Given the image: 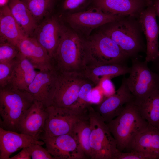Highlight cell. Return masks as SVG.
Returning <instances> with one entry per match:
<instances>
[{
  "mask_svg": "<svg viewBox=\"0 0 159 159\" xmlns=\"http://www.w3.org/2000/svg\"><path fill=\"white\" fill-rule=\"evenodd\" d=\"M57 73L82 74L85 67L83 39L76 33L63 29L59 44L51 59Z\"/></svg>",
  "mask_w": 159,
  "mask_h": 159,
  "instance_id": "cell-1",
  "label": "cell"
},
{
  "mask_svg": "<svg viewBox=\"0 0 159 159\" xmlns=\"http://www.w3.org/2000/svg\"><path fill=\"white\" fill-rule=\"evenodd\" d=\"M107 24L101 32L113 40L129 58H135L143 50V32L139 17L123 16Z\"/></svg>",
  "mask_w": 159,
  "mask_h": 159,
  "instance_id": "cell-2",
  "label": "cell"
},
{
  "mask_svg": "<svg viewBox=\"0 0 159 159\" xmlns=\"http://www.w3.org/2000/svg\"><path fill=\"white\" fill-rule=\"evenodd\" d=\"M148 124L141 116L134 101L127 103L119 115L107 123L118 149L124 152L131 151L136 136Z\"/></svg>",
  "mask_w": 159,
  "mask_h": 159,
  "instance_id": "cell-3",
  "label": "cell"
},
{
  "mask_svg": "<svg viewBox=\"0 0 159 159\" xmlns=\"http://www.w3.org/2000/svg\"><path fill=\"white\" fill-rule=\"evenodd\" d=\"M34 101L28 92L17 89L10 83L0 87V127L19 132L20 121Z\"/></svg>",
  "mask_w": 159,
  "mask_h": 159,
  "instance_id": "cell-4",
  "label": "cell"
},
{
  "mask_svg": "<svg viewBox=\"0 0 159 159\" xmlns=\"http://www.w3.org/2000/svg\"><path fill=\"white\" fill-rule=\"evenodd\" d=\"M85 67L125 64L129 58L110 38L102 32L83 40Z\"/></svg>",
  "mask_w": 159,
  "mask_h": 159,
  "instance_id": "cell-5",
  "label": "cell"
},
{
  "mask_svg": "<svg viewBox=\"0 0 159 159\" xmlns=\"http://www.w3.org/2000/svg\"><path fill=\"white\" fill-rule=\"evenodd\" d=\"M88 106L47 107V116L42 135L52 137L70 134L77 123L89 119Z\"/></svg>",
  "mask_w": 159,
  "mask_h": 159,
  "instance_id": "cell-6",
  "label": "cell"
},
{
  "mask_svg": "<svg viewBox=\"0 0 159 159\" xmlns=\"http://www.w3.org/2000/svg\"><path fill=\"white\" fill-rule=\"evenodd\" d=\"M91 126L90 145L91 159H115L119 150L107 124L90 105L88 107Z\"/></svg>",
  "mask_w": 159,
  "mask_h": 159,
  "instance_id": "cell-7",
  "label": "cell"
},
{
  "mask_svg": "<svg viewBox=\"0 0 159 159\" xmlns=\"http://www.w3.org/2000/svg\"><path fill=\"white\" fill-rule=\"evenodd\" d=\"M145 61L132 58L129 76L126 78L128 86L133 95L134 102L140 104L159 90V76L150 69Z\"/></svg>",
  "mask_w": 159,
  "mask_h": 159,
  "instance_id": "cell-8",
  "label": "cell"
},
{
  "mask_svg": "<svg viewBox=\"0 0 159 159\" xmlns=\"http://www.w3.org/2000/svg\"><path fill=\"white\" fill-rule=\"evenodd\" d=\"M57 73V86L50 106H73L78 100L81 87L88 79L81 73Z\"/></svg>",
  "mask_w": 159,
  "mask_h": 159,
  "instance_id": "cell-9",
  "label": "cell"
},
{
  "mask_svg": "<svg viewBox=\"0 0 159 159\" xmlns=\"http://www.w3.org/2000/svg\"><path fill=\"white\" fill-rule=\"evenodd\" d=\"M46 148L54 159L87 158L73 136L67 134L52 137L41 135Z\"/></svg>",
  "mask_w": 159,
  "mask_h": 159,
  "instance_id": "cell-10",
  "label": "cell"
},
{
  "mask_svg": "<svg viewBox=\"0 0 159 159\" xmlns=\"http://www.w3.org/2000/svg\"><path fill=\"white\" fill-rule=\"evenodd\" d=\"M156 16L155 7L150 2L139 17L146 39L145 61L148 63L153 62L159 56V26L157 23Z\"/></svg>",
  "mask_w": 159,
  "mask_h": 159,
  "instance_id": "cell-11",
  "label": "cell"
},
{
  "mask_svg": "<svg viewBox=\"0 0 159 159\" xmlns=\"http://www.w3.org/2000/svg\"><path fill=\"white\" fill-rule=\"evenodd\" d=\"M57 75L53 69L39 71L27 92L34 100L40 102L46 107L51 105L56 90Z\"/></svg>",
  "mask_w": 159,
  "mask_h": 159,
  "instance_id": "cell-12",
  "label": "cell"
},
{
  "mask_svg": "<svg viewBox=\"0 0 159 159\" xmlns=\"http://www.w3.org/2000/svg\"><path fill=\"white\" fill-rule=\"evenodd\" d=\"M133 101L134 97L128 86L126 78H124L118 89L98 104L96 111L107 124L121 113L124 105Z\"/></svg>",
  "mask_w": 159,
  "mask_h": 159,
  "instance_id": "cell-13",
  "label": "cell"
},
{
  "mask_svg": "<svg viewBox=\"0 0 159 159\" xmlns=\"http://www.w3.org/2000/svg\"><path fill=\"white\" fill-rule=\"evenodd\" d=\"M122 16L105 13L96 7L70 14L67 18L68 23L74 28L89 31L114 21Z\"/></svg>",
  "mask_w": 159,
  "mask_h": 159,
  "instance_id": "cell-14",
  "label": "cell"
},
{
  "mask_svg": "<svg viewBox=\"0 0 159 159\" xmlns=\"http://www.w3.org/2000/svg\"><path fill=\"white\" fill-rule=\"evenodd\" d=\"M47 116V107L42 103L34 100L20 121L19 132L40 139L44 131Z\"/></svg>",
  "mask_w": 159,
  "mask_h": 159,
  "instance_id": "cell-15",
  "label": "cell"
},
{
  "mask_svg": "<svg viewBox=\"0 0 159 159\" xmlns=\"http://www.w3.org/2000/svg\"><path fill=\"white\" fill-rule=\"evenodd\" d=\"M63 28L53 17L46 19L35 29L32 36L46 49L51 59L58 47Z\"/></svg>",
  "mask_w": 159,
  "mask_h": 159,
  "instance_id": "cell-16",
  "label": "cell"
},
{
  "mask_svg": "<svg viewBox=\"0 0 159 159\" xmlns=\"http://www.w3.org/2000/svg\"><path fill=\"white\" fill-rule=\"evenodd\" d=\"M96 7L103 12L119 16L139 17L150 0H94Z\"/></svg>",
  "mask_w": 159,
  "mask_h": 159,
  "instance_id": "cell-17",
  "label": "cell"
},
{
  "mask_svg": "<svg viewBox=\"0 0 159 159\" xmlns=\"http://www.w3.org/2000/svg\"><path fill=\"white\" fill-rule=\"evenodd\" d=\"M19 52L39 71L52 69L51 58L46 49L33 37L25 36L18 43Z\"/></svg>",
  "mask_w": 159,
  "mask_h": 159,
  "instance_id": "cell-18",
  "label": "cell"
},
{
  "mask_svg": "<svg viewBox=\"0 0 159 159\" xmlns=\"http://www.w3.org/2000/svg\"><path fill=\"white\" fill-rule=\"evenodd\" d=\"M32 136L0 127V159H9L17 150L34 143L42 145L44 142Z\"/></svg>",
  "mask_w": 159,
  "mask_h": 159,
  "instance_id": "cell-19",
  "label": "cell"
},
{
  "mask_svg": "<svg viewBox=\"0 0 159 159\" xmlns=\"http://www.w3.org/2000/svg\"><path fill=\"white\" fill-rule=\"evenodd\" d=\"M132 150L143 153L148 159H159V128L148 124L136 136Z\"/></svg>",
  "mask_w": 159,
  "mask_h": 159,
  "instance_id": "cell-20",
  "label": "cell"
},
{
  "mask_svg": "<svg viewBox=\"0 0 159 159\" xmlns=\"http://www.w3.org/2000/svg\"><path fill=\"white\" fill-rule=\"evenodd\" d=\"M0 42L6 41L16 46L25 35L11 14L8 5L0 10Z\"/></svg>",
  "mask_w": 159,
  "mask_h": 159,
  "instance_id": "cell-21",
  "label": "cell"
},
{
  "mask_svg": "<svg viewBox=\"0 0 159 159\" xmlns=\"http://www.w3.org/2000/svg\"><path fill=\"white\" fill-rule=\"evenodd\" d=\"M35 69L31 62L19 52L16 57V63L9 83L20 90L27 92L29 85L37 72Z\"/></svg>",
  "mask_w": 159,
  "mask_h": 159,
  "instance_id": "cell-22",
  "label": "cell"
},
{
  "mask_svg": "<svg viewBox=\"0 0 159 159\" xmlns=\"http://www.w3.org/2000/svg\"><path fill=\"white\" fill-rule=\"evenodd\" d=\"M130 67L125 64L85 67L82 73L96 86L105 78L111 79L129 73Z\"/></svg>",
  "mask_w": 159,
  "mask_h": 159,
  "instance_id": "cell-23",
  "label": "cell"
},
{
  "mask_svg": "<svg viewBox=\"0 0 159 159\" xmlns=\"http://www.w3.org/2000/svg\"><path fill=\"white\" fill-rule=\"evenodd\" d=\"M8 6L13 16L26 35L32 37L38 24L22 0H9Z\"/></svg>",
  "mask_w": 159,
  "mask_h": 159,
  "instance_id": "cell-24",
  "label": "cell"
},
{
  "mask_svg": "<svg viewBox=\"0 0 159 159\" xmlns=\"http://www.w3.org/2000/svg\"><path fill=\"white\" fill-rule=\"evenodd\" d=\"M136 105L142 117L149 124L159 128V90L142 103Z\"/></svg>",
  "mask_w": 159,
  "mask_h": 159,
  "instance_id": "cell-25",
  "label": "cell"
},
{
  "mask_svg": "<svg viewBox=\"0 0 159 159\" xmlns=\"http://www.w3.org/2000/svg\"><path fill=\"white\" fill-rule=\"evenodd\" d=\"M91 130L89 118L80 121L77 123L70 133L75 139L87 158H90L91 151L90 138Z\"/></svg>",
  "mask_w": 159,
  "mask_h": 159,
  "instance_id": "cell-26",
  "label": "cell"
},
{
  "mask_svg": "<svg viewBox=\"0 0 159 159\" xmlns=\"http://www.w3.org/2000/svg\"><path fill=\"white\" fill-rule=\"evenodd\" d=\"M33 16L37 21L47 14L54 0H22Z\"/></svg>",
  "mask_w": 159,
  "mask_h": 159,
  "instance_id": "cell-27",
  "label": "cell"
},
{
  "mask_svg": "<svg viewBox=\"0 0 159 159\" xmlns=\"http://www.w3.org/2000/svg\"><path fill=\"white\" fill-rule=\"evenodd\" d=\"M19 53L17 46L6 41L0 42V62L12 61Z\"/></svg>",
  "mask_w": 159,
  "mask_h": 159,
  "instance_id": "cell-28",
  "label": "cell"
},
{
  "mask_svg": "<svg viewBox=\"0 0 159 159\" xmlns=\"http://www.w3.org/2000/svg\"><path fill=\"white\" fill-rule=\"evenodd\" d=\"M95 86V84L88 79L81 87L78 100L72 106L87 107L91 105L89 103V94L92 89Z\"/></svg>",
  "mask_w": 159,
  "mask_h": 159,
  "instance_id": "cell-29",
  "label": "cell"
},
{
  "mask_svg": "<svg viewBox=\"0 0 159 159\" xmlns=\"http://www.w3.org/2000/svg\"><path fill=\"white\" fill-rule=\"evenodd\" d=\"M16 58L10 61L0 62V87H4L10 82Z\"/></svg>",
  "mask_w": 159,
  "mask_h": 159,
  "instance_id": "cell-30",
  "label": "cell"
},
{
  "mask_svg": "<svg viewBox=\"0 0 159 159\" xmlns=\"http://www.w3.org/2000/svg\"><path fill=\"white\" fill-rule=\"evenodd\" d=\"M26 148L32 159H54L47 149L41 145L32 144Z\"/></svg>",
  "mask_w": 159,
  "mask_h": 159,
  "instance_id": "cell-31",
  "label": "cell"
},
{
  "mask_svg": "<svg viewBox=\"0 0 159 159\" xmlns=\"http://www.w3.org/2000/svg\"><path fill=\"white\" fill-rule=\"evenodd\" d=\"M110 79L108 78H104L98 85L105 98L113 95L116 92L115 86Z\"/></svg>",
  "mask_w": 159,
  "mask_h": 159,
  "instance_id": "cell-32",
  "label": "cell"
},
{
  "mask_svg": "<svg viewBox=\"0 0 159 159\" xmlns=\"http://www.w3.org/2000/svg\"><path fill=\"white\" fill-rule=\"evenodd\" d=\"M115 159H148L144 154L138 151L132 150L130 152L118 151Z\"/></svg>",
  "mask_w": 159,
  "mask_h": 159,
  "instance_id": "cell-33",
  "label": "cell"
},
{
  "mask_svg": "<svg viewBox=\"0 0 159 159\" xmlns=\"http://www.w3.org/2000/svg\"><path fill=\"white\" fill-rule=\"evenodd\" d=\"M103 93L98 85L93 88L89 95V103L91 104H99L104 100Z\"/></svg>",
  "mask_w": 159,
  "mask_h": 159,
  "instance_id": "cell-34",
  "label": "cell"
},
{
  "mask_svg": "<svg viewBox=\"0 0 159 159\" xmlns=\"http://www.w3.org/2000/svg\"><path fill=\"white\" fill-rule=\"evenodd\" d=\"M88 0H65L63 4L64 9L72 10L77 9L85 4Z\"/></svg>",
  "mask_w": 159,
  "mask_h": 159,
  "instance_id": "cell-35",
  "label": "cell"
},
{
  "mask_svg": "<svg viewBox=\"0 0 159 159\" xmlns=\"http://www.w3.org/2000/svg\"><path fill=\"white\" fill-rule=\"evenodd\" d=\"M31 157L26 147L22 148V150L15 155L10 157L9 159H30Z\"/></svg>",
  "mask_w": 159,
  "mask_h": 159,
  "instance_id": "cell-36",
  "label": "cell"
},
{
  "mask_svg": "<svg viewBox=\"0 0 159 159\" xmlns=\"http://www.w3.org/2000/svg\"><path fill=\"white\" fill-rule=\"evenodd\" d=\"M152 62L153 63V65L154 70L153 71L155 72L159 76V56Z\"/></svg>",
  "mask_w": 159,
  "mask_h": 159,
  "instance_id": "cell-37",
  "label": "cell"
},
{
  "mask_svg": "<svg viewBox=\"0 0 159 159\" xmlns=\"http://www.w3.org/2000/svg\"><path fill=\"white\" fill-rule=\"evenodd\" d=\"M151 3L155 7L157 16H159V0H151Z\"/></svg>",
  "mask_w": 159,
  "mask_h": 159,
  "instance_id": "cell-38",
  "label": "cell"
},
{
  "mask_svg": "<svg viewBox=\"0 0 159 159\" xmlns=\"http://www.w3.org/2000/svg\"><path fill=\"white\" fill-rule=\"evenodd\" d=\"M158 18H159V16H158Z\"/></svg>",
  "mask_w": 159,
  "mask_h": 159,
  "instance_id": "cell-39",
  "label": "cell"
},
{
  "mask_svg": "<svg viewBox=\"0 0 159 159\" xmlns=\"http://www.w3.org/2000/svg\"></svg>",
  "mask_w": 159,
  "mask_h": 159,
  "instance_id": "cell-40",
  "label": "cell"
}]
</instances>
